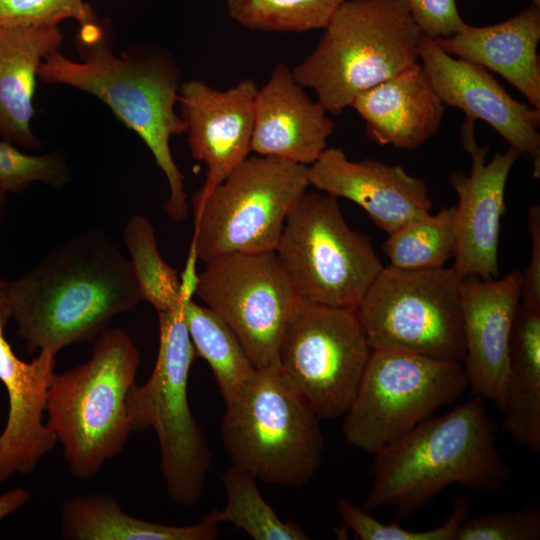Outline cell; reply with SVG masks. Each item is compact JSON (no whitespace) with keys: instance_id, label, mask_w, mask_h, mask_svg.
<instances>
[{"instance_id":"cell-28","label":"cell","mask_w":540,"mask_h":540,"mask_svg":"<svg viewBox=\"0 0 540 540\" xmlns=\"http://www.w3.org/2000/svg\"><path fill=\"white\" fill-rule=\"evenodd\" d=\"M382 249L400 269L443 267L456 247L455 206L443 207L388 234Z\"/></svg>"},{"instance_id":"cell-38","label":"cell","mask_w":540,"mask_h":540,"mask_svg":"<svg viewBox=\"0 0 540 540\" xmlns=\"http://www.w3.org/2000/svg\"><path fill=\"white\" fill-rule=\"evenodd\" d=\"M7 192L0 186V221L3 218Z\"/></svg>"},{"instance_id":"cell-26","label":"cell","mask_w":540,"mask_h":540,"mask_svg":"<svg viewBox=\"0 0 540 540\" xmlns=\"http://www.w3.org/2000/svg\"><path fill=\"white\" fill-rule=\"evenodd\" d=\"M183 316L195 354L210 366L225 404L247 386L256 368L231 327L212 309L183 302Z\"/></svg>"},{"instance_id":"cell-5","label":"cell","mask_w":540,"mask_h":540,"mask_svg":"<svg viewBox=\"0 0 540 540\" xmlns=\"http://www.w3.org/2000/svg\"><path fill=\"white\" fill-rule=\"evenodd\" d=\"M323 29L315 50L292 74L334 115L419 60L423 33L404 0H345Z\"/></svg>"},{"instance_id":"cell-18","label":"cell","mask_w":540,"mask_h":540,"mask_svg":"<svg viewBox=\"0 0 540 540\" xmlns=\"http://www.w3.org/2000/svg\"><path fill=\"white\" fill-rule=\"evenodd\" d=\"M307 177L309 185L356 203L388 234L431 213L426 182L399 165L351 161L341 149L326 148L307 167Z\"/></svg>"},{"instance_id":"cell-7","label":"cell","mask_w":540,"mask_h":540,"mask_svg":"<svg viewBox=\"0 0 540 540\" xmlns=\"http://www.w3.org/2000/svg\"><path fill=\"white\" fill-rule=\"evenodd\" d=\"M183 302L158 312L155 366L144 385L135 383L130 388L126 409L132 432L153 428L157 435L160 469L170 500L192 506L201 498L211 453L188 402L189 372L196 354L184 321Z\"/></svg>"},{"instance_id":"cell-12","label":"cell","mask_w":540,"mask_h":540,"mask_svg":"<svg viewBox=\"0 0 540 540\" xmlns=\"http://www.w3.org/2000/svg\"><path fill=\"white\" fill-rule=\"evenodd\" d=\"M371 352L355 309L300 300L277 365L319 419H334L349 410Z\"/></svg>"},{"instance_id":"cell-25","label":"cell","mask_w":540,"mask_h":540,"mask_svg":"<svg viewBox=\"0 0 540 540\" xmlns=\"http://www.w3.org/2000/svg\"><path fill=\"white\" fill-rule=\"evenodd\" d=\"M61 533L74 540H214L218 524L202 520L189 526L165 525L133 517L111 495L86 494L67 499Z\"/></svg>"},{"instance_id":"cell-24","label":"cell","mask_w":540,"mask_h":540,"mask_svg":"<svg viewBox=\"0 0 540 540\" xmlns=\"http://www.w3.org/2000/svg\"><path fill=\"white\" fill-rule=\"evenodd\" d=\"M513 440L540 453V309L520 302L508 347L501 409Z\"/></svg>"},{"instance_id":"cell-33","label":"cell","mask_w":540,"mask_h":540,"mask_svg":"<svg viewBox=\"0 0 540 540\" xmlns=\"http://www.w3.org/2000/svg\"><path fill=\"white\" fill-rule=\"evenodd\" d=\"M73 19L79 29L101 23L84 0H0V25H51Z\"/></svg>"},{"instance_id":"cell-2","label":"cell","mask_w":540,"mask_h":540,"mask_svg":"<svg viewBox=\"0 0 540 540\" xmlns=\"http://www.w3.org/2000/svg\"><path fill=\"white\" fill-rule=\"evenodd\" d=\"M74 61L59 50L38 68V79L89 93L105 103L116 117L135 132L151 151L169 185L163 209L174 221L187 217L184 176L170 150V138L185 133L186 125L175 111L179 70L163 53L143 58L117 56L102 23L79 29Z\"/></svg>"},{"instance_id":"cell-32","label":"cell","mask_w":540,"mask_h":540,"mask_svg":"<svg viewBox=\"0 0 540 540\" xmlns=\"http://www.w3.org/2000/svg\"><path fill=\"white\" fill-rule=\"evenodd\" d=\"M69 181V166L59 151L30 155L11 142L0 141V186L7 193L23 191L35 182L59 189Z\"/></svg>"},{"instance_id":"cell-30","label":"cell","mask_w":540,"mask_h":540,"mask_svg":"<svg viewBox=\"0 0 540 540\" xmlns=\"http://www.w3.org/2000/svg\"><path fill=\"white\" fill-rule=\"evenodd\" d=\"M345 0H226L240 25L261 31L305 32L323 29Z\"/></svg>"},{"instance_id":"cell-8","label":"cell","mask_w":540,"mask_h":540,"mask_svg":"<svg viewBox=\"0 0 540 540\" xmlns=\"http://www.w3.org/2000/svg\"><path fill=\"white\" fill-rule=\"evenodd\" d=\"M307 167L248 157L205 196H193L190 251L204 263L227 253L275 251L285 220L306 192Z\"/></svg>"},{"instance_id":"cell-9","label":"cell","mask_w":540,"mask_h":540,"mask_svg":"<svg viewBox=\"0 0 540 540\" xmlns=\"http://www.w3.org/2000/svg\"><path fill=\"white\" fill-rule=\"evenodd\" d=\"M298 298L355 309L384 267L369 236L351 229L337 198L304 193L289 212L275 249Z\"/></svg>"},{"instance_id":"cell-27","label":"cell","mask_w":540,"mask_h":540,"mask_svg":"<svg viewBox=\"0 0 540 540\" xmlns=\"http://www.w3.org/2000/svg\"><path fill=\"white\" fill-rule=\"evenodd\" d=\"M226 505L214 510L203 520L211 523H231L255 540H308L310 537L298 525L282 521L265 501L257 487V479L246 471L230 465L222 474Z\"/></svg>"},{"instance_id":"cell-37","label":"cell","mask_w":540,"mask_h":540,"mask_svg":"<svg viewBox=\"0 0 540 540\" xmlns=\"http://www.w3.org/2000/svg\"><path fill=\"white\" fill-rule=\"evenodd\" d=\"M31 498V494L27 489L14 488L0 495V521L7 515L13 513Z\"/></svg>"},{"instance_id":"cell-21","label":"cell","mask_w":540,"mask_h":540,"mask_svg":"<svg viewBox=\"0 0 540 540\" xmlns=\"http://www.w3.org/2000/svg\"><path fill=\"white\" fill-rule=\"evenodd\" d=\"M350 106L364 119L371 141L406 150L438 132L445 108L419 62L364 90Z\"/></svg>"},{"instance_id":"cell-29","label":"cell","mask_w":540,"mask_h":540,"mask_svg":"<svg viewBox=\"0 0 540 540\" xmlns=\"http://www.w3.org/2000/svg\"><path fill=\"white\" fill-rule=\"evenodd\" d=\"M123 239L142 301L162 312L189 298L182 293L176 269L162 259L154 228L146 217L132 216L125 224Z\"/></svg>"},{"instance_id":"cell-16","label":"cell","mask_w":540,"mask_h":540,"mask_svg":"<svg viewBox=\"0 0 540 540\" xmlns=\"http://www.w3.org/2000/svg\"><path fill=\"white\" fill-rule=\"evenodd\" d=\"M257 91L251 79L227 90L214 89L201 80L180 85V116L186 125L191 154L208 168L206 180L195 196L208 194L248 158Z\"/></svg>"},{"instance_id":"cell-15","label":"cell","mask_w":540,"mask_h":540,"mask_svg":"<svg viewBox=\"0 0 540 540\" xmlns=\"http://www.w3.org/2000/svg\"><path fill=\"white\" fill-rule=\"evenodd\" d=\"M419 60L441 101L481 119L493 127L519 153L529 154L539 176L540 109L511 97L481 65L443 51L431 37L423 35Z\"/></svg>"},{"instance_id":"cell-20","label":"cell","mask_w":540,"mask_h":540,"mask_svg":"<svg viewBox=\"0 0 540 540\" xmlns=\"http://www.w3.org/2000/svg\"><path fill=\"white\" fill-rule=\"evenodd\" d=\"M292 70L278 64L254 100L251 151L309 166L326 149L334 123L312 101Z\"/></svg>"},{"instance_id":"cell-4","label":"cell","mask_w":540,"mask_h":540,"mask_svg":"<svg viewBox=\"0 0 540 540\" xmlns=\"http://www.w3.org/2000/svg\"><path fill=\"white\" fill-rule=\"evenodd\" d=\"M139 351L120 328H105L84 363L54 373L46 400L47 426L63 446L70 473L95 476L118 455L132 432L126 397L135 384Z\"/></svg>"},{"instance_id":"cell-31","label":"cell","mask_w":540,"mask_h":540,"mask_svg":"<svg viewBox=\"0 0 540 540\" xmlns=\"http://www.w3.org/2000/svg\"><path fill=\"white\" fill-rule=\"evenodd\" d=\"M336 509L345 525L361 540H454L469 512L467 500L458 496L453 501L450 516L441 526L426 531H412L398 523L384 524L346 499H338Z\"/></svg>"},{"instance_id":"cell-35","label":"cell","mask_w":540,"mask_h":540,"mask_svg":"<svg viewBox=\"0 0 540 540\" xmlns=\"http://www.w3.org/2000/svg\"><path fill=\"white\" fill-rule=\"evenodd\" d=\"M423 35L433 39L461 32L468 24L459 14L456 0H404Z\"/></svg>"},{"instance_id":"cell-17","label":"cell","mask_w":540,"mask_h":540,"mask_svg":"<svg viewBox=\"0 0 540 540\" xmlns=\"http://www.w3.org/2000/svg\"><path fill=\"white\" fill-rule=\"evenodd\" d=\"M11 317L6 285L0 281V381L9 400L7 422L0 434V483L15 473H32L57 442L43 423L56 355L41 351L30 362L19 359L4 334Z\"/></svg>"},{"instance_id":"cell-36","label":"cell","mask_w":540,"mask_h":540,"mask_svg":"<svg viewBox=\"0 0 540 540\" xmlns=\"http://www.w3.org/2000/svg\"><path fill=\"white\" fill-rule=\"evenodd\" d=\"M527 226L532 240V250L527 269L521 274L520 301L527 307L540 309V206L538 204L530 207Z\"/></svg>"},{"instance_id":"cell-13","label":"cell","mask_w":540,"mask_h":540,"mask_svg":"<svg viewBox=\"0 0 540 540\" xmlns=\"http://www.w3.org/2000/svg\"><path fill=\"white\" fill-rule=\"evenodd\" d=\"M194 294L231 327L256 369L277 364L300 299L275 251L227 253L206 261Z\"/></svg>"},{"instance_id":"cell-34","label":"cell","mask_w":540,"mask_h":540,"mask_svg":"<svg viewBox=\"0 0 540 540\" xmlns=\"http://www.w3.org/2000/svg\"><path fill=\"white\" fill-rule=\"evenodd\" d=\"M540 510L529 506L467 517L454 540H538Z\"/></svg>"},{"instance_id":"cell-10","label":"cell","mask_w":540,"mask_h":540,"mask_svg":"<svg viewBox=\"0 0 540 540\" xmlns=\"http://www.w3.org/2000/svg\"><path fill=\"white\" fill-rule=\"evenodd\" d=\"M460 282L453 267H383L355 310L370 349L462 362Z\"/></svg>"},{"instance_id":"cell-1","label":"cell","mask_w":540,"mask_h":540,"mask_svg":"<svg viewBox=\"0 0 540 540\" xmlns=\"http://www.w3.org/2000/svg\"><path fill=\"white\" fill-rule=\"evenodd\" d=\"M6 287L18 336L30 354L56 355L94 340L113 317L142 302L130 260L97 229L53 248Z\"/></svg>"},{"instance_id":"cell-22","label":"cell","mask_w":540,"mask_h":540,"mask_svg":"<svg viewBox=\"0 0 540 540\" xmlns=\"http://www.w3.org/2000/svg\"><path fill=\"white\" fill-rule=\"evenodd\" d=\"M434 40L447 54L498 73L540 109L539 4L506 21L482 27L467 25L459 33Z\"/></svg>"},{"instance_id":"cell-11","label":"cell","mask_w":540,"mask_h":540,"mask_svg":"<svg viewBox=\"0 0 540 540\" xmlns=\"http://www.w3.org/2000/svg\"><path fill=\"white\" fill-rule=\"evenodd\" d=\"M467 386L460 361L403 351H372L344 415L346 441L375 454L439 407L455 401Z\"/></svg>"},{"instance_id":"cell-19","label":"cell","mask_w":540,"mask_h":540,"mask_svg":"<svg viewBox=\"0 0 540 540\" xmlns=\"http://www.w3.org/2000/svg\"><path fill=\"white\" fill-rule=\"evenodd\" d=\"M521 274L483 280L467 276L460 282L465 354L462 365L474 395L503 402L511 329L520 304Z\"/></svg>"},{"instance_id":"cell-14","label":"cell","mask_w":540,"mask_h":540,"mask_svg":"<svg viewBox=\"0 0 540 540\" xmlns=\"http://www.w3.org/2000/svg\"><path fill=\"white\" fill-rule=\"evenodd\" d=\"M474 122L466 117L461 129L463 146L471 157L470 173L457 171L449 177L458 196L452 267L461 279L477 276L490 280L499 277L498 245L500 222L506 210L505 186L520 153L510 147L486 163L489 148L477 145Z\"/></svg>"},{"instance_id":"cell-3","label":"cell","mask_w":540,"mask_h":540,"mask_svg":"<svg viewBox=\"0 0 540 540\" xmlns=\"http://www.w3.org/2000/svg\"><path fill=\"white\" fill-rule=\"evenodd\" d=\"M495 431L478 395L438 418L423 420L374 454V479L364 510L394 507L403 518L451 484L485 493L502 489L511 468L497 449Z\"/></svg>"},{"instance_id":"cell-6","label":"cell","mask_w":540,"mask_h":540,"mask_svg":"<svg viewBox=\"0 0 540 540\" xmlns=\"http://www.w3.org/2000/svg\"><path fill=\"white\" fill-rule=\"evenodd\" d=\"M231 465L265 483L302 487L324 450L319 418L277 364L257 369L220 425Z\"/></svg>"},{"instance_id":"cell-23","label":"cell","mask_w":540,"mask_h":540,"mask_svg":"<svg viewBox=\"0 0 540 540\" xmlns=\"http://www.w3.org/2000/svg\"><path fill=\"white\" fill-rule=\"evenodd\" d=\"M58 24L0 25V137L25 149H40L31 120L33 97L42 61L59 50Z\"/></svg>"}]
</instances>
